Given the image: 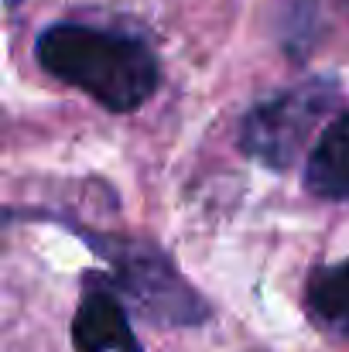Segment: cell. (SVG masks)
I'll return each mask as SVG.
<instances>
[{"instance_id": "obj_4", "label": "cell", "mask_w": 349, "mask_h": 352, "mask_svg": "<svg viewBox=\"0 0 349 352\" xmlns=\"http://www.w3.org/2000/svg\"><path fill=\"white\" fill-rule=\"evenodd\" d=\"M72 349L76 352H144L130 318L110 287H89L72 318Z\"/></svg>"}, {"instance_id": "obj_2", "label": "cell", "mask_w": 349, "mask_h": 352, "mask_svg": "<svg viewBox=\"0 0 349 352\" xmlns=\"http://www.w3.org/2000/svg\"><path fill=\"white\" fill-rule=\"evenodd\" d=\"M336 79H305L264 103H257L240 126V151L271 171H288L298 164L302 151L312 144L315 130L339 107Z\"/></svg>"}, {"instance_id": "obj_6", "label": "cell", "mask_w": 349, "mask_h": 352, "mask_svg": "<svg viewBox=\"0 0 349 352\" xmlns=\"http://www.w3.org/2000/svg\"><path fill=\"white\" fill-rule=\"evenodd\" d=\"M308 318L336 336H349V260L312 270L305 284Z\"/></svg>"}, {"instance_id": "obj_5", "label": "cell", "mask_w": 349, "mask_h": 352, "mask_svg": "<svg viewBox=\"0 0 349 352\" xmlns=\"http://www.w3.org/2000/svg\"><path fill=\"white\" fill-rule=\"evenodd\" d=\"M305 188L315 199L349 202V110L332 120L305 164Z\"/></svg>"}, {"instance_id": "obj_1", "label": "cell", "mask_w": 349, "mask_h": 352, "mask_svg": "<svg viewBox=\"0 0 349 352\" xmlns=\"http://www.w3.org/2000/svg\"><path fill=\"white\" fill-rule=\"evenodd\" d=\"M34 55L48 76L83 89L110 113L140 110L161 82L158 58L140 38L79 21L45 28L34 41Z\"/></svg>"}, {"instance_id": "obj_3", "label": "cell", "mask_w": 349, "mask_h": 352, "mask_svg": "<svg viewBox=\"0 0 349 352\" xmlns=\"http://www.w3.org/2000/svg\"><path fill=\"white\" fill-rule=\"evenodd\" d=\"M83 236L107 260H114V287L120 294L134 298L151 322H158V325H199L209 315L206 301L182 280V274L171 267V260L158 246H147L140 239H120V236Z\"/></svg>"}]
</instances>
